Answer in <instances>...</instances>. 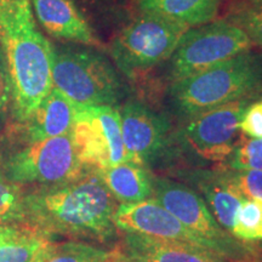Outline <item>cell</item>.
<instances>
[{"mask_svg": "<svg viewBox=\"0 0 262 262\" xmlns=\"http://www.w3.org/2000/svg\"><path fill=\"white\" fill-rule=\"evenodd\" d=\"M118 202L95 170L63 185L25 192L24 225L47 235L108 242L119 229L113 216Z\"/></svg>", "mask_w": 262, "mask_h": 262, "instance_id": "6da1fadb", "label": "cell"}, {"mask_svg": "<svg viewBox=\"0 0 262 262\" xmlns=\"http://www.w3.org/2000/svg\"><path fill=\"white\" fill-rule=\"evenodd\" d=\"M0 45L11 84L15 123L31 116L52 88V44L35 24L31 0L0 2Z\"/></svg>", "mask_w": 262, "mask_h": 262, "instance_id": "7a4b0ae2", "label": "cell"}, {"mask_svg": "<svg viewBox=\"0 0 262 262\" xmlns=\"http://www.w3.org/2000/svg\"><path fill=\"white\" fill-rule=\"evenodd\" d=\"M261 93L262 55L251 50L172 81L168 90L173 111L187 120Z\"/></svg>", "mask_w": 262, "mask_h": 262, "instance_id": "3957f363", "label": "cell"}, {"mask_svg": "<svg viewBox=\"0 0 262 262\" xmlns=\"http://www.w3.org/2000/svg\"><path fill=\"white\" fill-rule=\"evenodd\" d=\"M52 83L75 106H116L124 85L112 62L96 48L52 44Z\"/></svg>", "mask_w": 262, "mask_h": 262, "instance_id": "277c9868", "label": "cell"}, {"mask_svg": "<svg viewBox=\"0 0 262 262\" xmlns=\"http://www.w3.org/2000/svg\"><path fill=\"white\" fill-rule=\"evenodd\" d=\"M187 27L150 14H140L114 35L110 55L127 79L169 61Z\"/></svg>", "mask_w": 262, "mask_h": 262, "instance_id": "5b68a950", "label": "cell"}, {"mask_svg": "<svg viewBox=\"0 0 262 262\" xmlns=\"http://www.w3.org/2000/svg\"><path fill=\"white\" fill-rule=\"evenodd\" d=\"M5 179L16 185H63L78 180L85 168L75 150L71 133L22 145L6 156Z\"/></svg>", "mask_w": 262, "mask_h": 262, "instance_id": "8992f818", "label": "cell"}, {"mask_svg": "<svg viewBox=\"0 0 262 262\" xmlns=\"http://www.w3.org/2000/svg\"><path fill=\"white\" fill-rule=\"evenodd\" d=\"M254 42L229 19L188 28L169 60V81L182 79L251 50Z\"/></svg>", "mask_w": 262, "mask_h": 262, "instance_id": "52a82bcc", "label": "cell"}, {"mask_svg": "<svg viewBox=\"0 0 262 262\" xmlns=\"http://www.w3.org/2000/svg\"><path fill=\"white\" fill-rule=\"evenodd\" d=\"M71 135L85 168L102 170L129 162L120 116L113 106H77Z\"/></svg>", "mask_w": 262, "mask_h": 262, "instance_id": "ba28073f", "label": "cell"}, {"mask_svg": "<svg viewBox=\"0 0 262 262\" xmlns=\"http://www.w3.org/2000/svg\"><path fill=\"white\" fill-rule=\"evenodd\" d=\"M113 221L117 228L124 232L202 248L214 251L222 258L228 256L221 247L186 227L153 198L135 204H119Z\"/></svg>", "mask_w": 262, "mask_h": 262, "instance_id": "9c48e42d", "label": "cell"}, {"mask_svg": "<svg viewBox=\"0 0 262 262\" xmlns=\"http://www.w3.org/2000/svg\"><path fill=\"white\" fill-rule=\"evenodd\" d=\"M247 102L237 101L188 119L182 137L193 152L210 162H225L241 136V120Z\"/></svg>", "mask_w": 262, "mask_h": 262, "instance_id": "30bf717a", "label": "cell"}, {"mask_svg": "<svg viewBox=\"0 0 262 262\" xmlns=\"http://www.w3.org/2000/svg\"><path fill=\"white\" fill-rule=\"evenodd\" d=\"M152 198L186 227L221 247L228 256L237 254L234 242L217 224L204 201L187 186L169 179H153Z\"/></svg>", "mask_w": 262, "mask_h": 262, "instance_id": "8fae6325", "label": "cell"}, {"mask_svg": "<svg viewBox=\"0 0 262 262\" xmlns=\"http://www.w3.org/2000/svg\"><path fill=\"white\" fill-rule=\"evenodd\" d=\"M118 112L129 162L145 166L156 162L168 146V119L135 100L127 101Z\"/></svg>", "mask_w": 262, "mask_h": 262, "instance_id": "7c38bea8", "label": "cell"}, {"mask_svg": "<svg viewBox=\"0 0 262 262\" xmlns=\"http://www.w3.org/2000/svg\"><path fill=\"white\" fill-rule=\"evenodd\" d=\"M77 106L60 90L52 88L37 110L21 123H14L8 139L19 145L38 142L70 134Z\"/></svg>", "mask_w": 262, "mask_h": 262, "instance_id": "4fadbf2b", "label": "cell"}, {"mask_svg": "<svg viewBox=\"0 0 262 262\" xmlns=\"http://www.w3.org/2000/svg\"><path fill=\"white\" fill-rule=\"evenodd\" d=\"M31 5L38 22L52 38L96 49L102 47L74 0H31Z\"/></svg>", "mask_w": 262, "mask_h": 262, "instance_id": "5bb4252c", "label": "cell"}, {"mask_svg": "<svg viewBox=\"0 0 262 262\" xmlns=\"http://www.w3.org/2000/svg\"><path fill=\"white\" fill-rule=\"evenodd\" d=\"M119 249L131 262H224L214 251L129 232Z\"/></svg>", "mask_w": 262, "mask_h": 262, "instance_id": "9a60e30c", "label": "cell"}, {"mask_svg": "<svg viewBox=\"0 0 262 262\" xmlns=\"http://www.w3.org/2000/svg\"><path fill=\"white\" fill-rule=\"evenodd\" d=\"M95 171L120 204H135L152 198L153 179L145 165L124 162Z\"/></svg>", "mask_w": 262, "mask_h": 262, "instance_id": "2e32d148", "label": "cell"}, {"mask_svg": "<svg viewBox=\"0 0 262 262\" xmlns=\"http://www.w3.org/2000/svg\"><path fill=\"white\" fill-rule=\"evenodd\" d=\"M140 14H150L187 28L215 21L224 0H135Z\"/></svg>", "mask_w": 262, "mask_h": 262, "instance_id": "e0dca14e", "label": "cell"}, {"mask_svg": "<svg viewBox=\"0 0 262 262\" xmlns=\"http://www.w3.org/2000/svg\"><path fill=\"white\" fill-rule=\"evenodd\" d=\"M196 183L215 220L231 233L235 214L245 199L228 179L227 171L206 173L201 176Z\"/></svg>", "mask_w": 262, "mask_h": 262, "instance_id": "ac0fdd59", "label": "cell"}, {"mask_svg": "<svg viewBox=\"0 0 262 262\" xmlns=\"http://www.w3.org/2000/svg\"><path fill=\"white\" fill-rule=\"evenodd\" d=\"M119 248L106 249L83 242H51L40 249L33 262H126Z\"/></svg>", "mask_w": 262, "mask_h": 262, "instance_id": "d6986e66", "label": "cell"}, {"mask_svg": "<svg viewBox=\"0 0 262 262\" xmlns=\"http://www.w3.org/2000/svg\"><path fill=\"white\" fill-rule=\"evenodd\" d=\"M49 241L25 225L0 226V262H33Z\"/></svg>", "mask_w": 262, "mask_h": 262, "instance_id": "ffe728a7", "label": "cell"}, {"mask_svg": "<svg viewBox=\"0 0 262 262\" xmlns=\"http://www.w3.org/2000/svg\"><path fill=\"white\" fill-rule=\"evenodd\" d=\"M231 233L244 242H262V203L245 199L235 214Z\"/></svg>", "mask_w": 262, "mask_h": 262, "instance_id": "44dd1931", "label": "cell"}, {"mask_svg": "<svg viewBox=\"0 0 262 262\" xmlns=\"http://www.w3.org/2000/svg\"><path fill=\"white\" fill-rule=\"evenodd\" d=\"M25 191L0 175V226L24 225Z\"/></svg>", "mask_w": 262, "mask_h": 262, "instance_id": "7402d4cb", "label": "cell"}, {"mask_svg": "<svg viewBox=\"0 0 262 262\" xmlns=\"http://www.w3.org/2000/svg\"><path fill=\"white\" fill-rule=\"evenodd\" d=\"M228 166L233 170H258L262 171V139H251L241 134Z\"/></svg>", "mask_w": 262, "mask_h": 262, "instance_id": "603a6c76", "label": "cell"}, {"mask_svg": "<svg viewBox=\"0 0 262 262\" xmlns=\"http://www.w3.org/2000/svg\"><path fill=\"white\" fill-rule=\"evenodd\" d=\"M228 179L244 199L262 203V171L258 170H226Z\"/></svg>", "mask_w": 262, "mask_h": 262, "instance_id": "cb8c5ba5", "label": "cell"}, {"mask_svg": "<svg viewBox=\"0 0 262 262\" xmlns=\"http://www.w3.org/2000/svg\"><path fill=\"white\" fill-rule=\"evenodd\" d=\"M247 33L254 45L262 48V8L247 6L228 18Z\"/></svg>", "mask_w": 262, "mask_h": 262, "instance_id": "d4e9b609", "label": "cell"}, {"mask_svg": "<svg viewBox=\"0 0 262 262\" xmlns=\"http://www.w3.org/2000/svg\"><path fill=\"white\" fill-rule=\"evenodd\" d=\"M241 131L251 139H262V103H253L245 108L241 120Z\"/></svg>", "mask_w": 262, "mask_h": 262, "instance_id": "484cf974", "label": "cell"}, {"mask_svg": "<svg viewBox=\"0 0 262 262\" xmlns=\"http://www.w3.org/2000/svg\"><path fill=\"white\" fill-rule=\"evenodd\" d=\"M11 112V84L4 52L0 45V126L5 123Z\"/></svg>", "mask_w": 262, "mask_h": 262, "instance_id": "4316f807", "label": "cell"}, {"mask_svg": "<svg viewBox=\"0 0 262 262\" xmlns=\"http://www.w3.org/2000/svg\"><path fill=\"white\" fill-rule=\"evenodd\" d=\"M85 8H89L94 11H107L114 8H120L126 4V0H78Z\"/></svg>", "mask_w": 262, "mask_h": 262, "instance_id": "83f0119b", "label": "cell"}, {"mask_svg": "<svg viewBox=\"0 0 262 262\" xmlns=\"http://www.w3.org/2000/svg\"><path fill=\"white\" fill-rule=\"evenodd\" d=\"M244 2L251 8H262V0H244Z\"/></svg>", "mask_w": 262, "mask_h": 262, "instance_id": "f1b7e54d", "label": "cell"}, {"mask_svg": "<svg viewBox=\"0 0 262 262\" xmlns=\"http://www.w3.org/2000/svg\"><path fill=\"white\" fill-rule=\"evenodd\" d=\"M126 262H131V261H126Z\"/></svg>", "mask_w": 262, "mask_h": 262, "instance_id": "f546056e", "label": "cell"}, {"mask_svg": "<svg viewBox=\"0 0 262 262\" xmlns=\"http://www.w3.org/2000/svg\"><path fill=\"white\" fill-rule=\"evenodd\" d=\"M0 2H3V0H0Z\"/></svg>", "mask_w": 262, "mask_h": 262, "instance_id": "4dcf8cb0", "label": "cell"}, {"mask_svg": "<svg viewBox=\"0 0 262 262\" xmlns=\"http://www.w3.org/2000/svg\"><path fill=\"white\" fill-rule=\"evenodd\" d=\"M261 103H262V101H261Z\"/></svg>", "mask_w": 262, "mask_h": 262, "instance_id": "1f68e13d", "label": "cell"}, {"mask_svg": "<svg viewBox=\"0 0 262 262\" xmlns=\"http://www.w3.org/2000/svg\"><path fill=\"white\" fill-rule=\"evenodd\" d=\"M0 11H2V10H0Z\"/></svg>", "mask_w": 262, "mask_h": 262, "instance_id": "d6a6232c", "label": "cell"}]
</instances>
